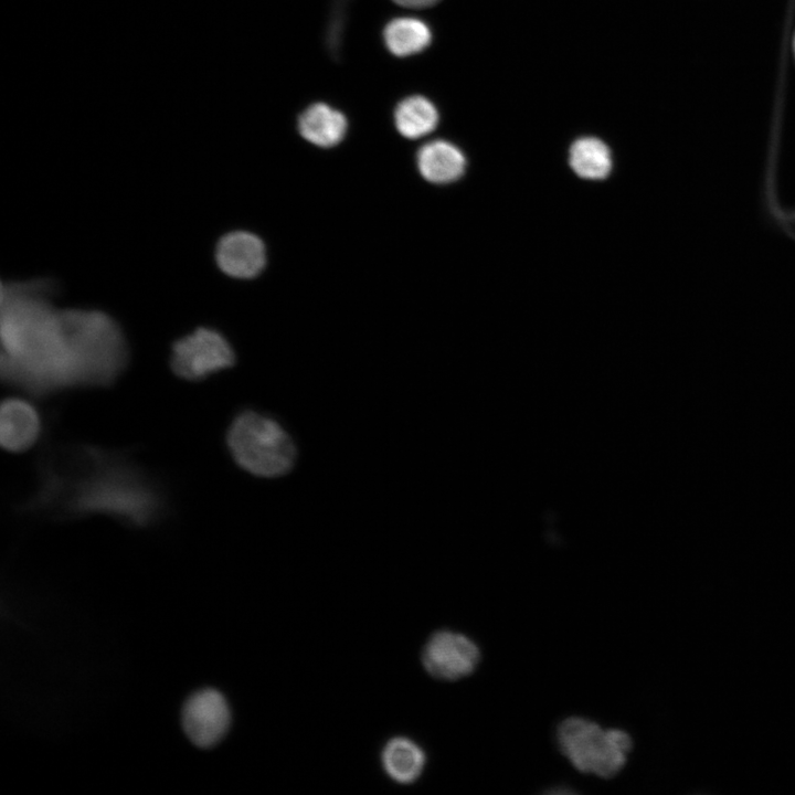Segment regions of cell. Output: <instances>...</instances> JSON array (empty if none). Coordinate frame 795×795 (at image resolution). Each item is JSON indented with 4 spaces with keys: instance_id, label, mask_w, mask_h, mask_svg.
I'll use <instances>...</instances> for the list:
<instances>
[{
    "instance_id": "cell-13",
    "label": "cell",
    "mask_w": 795,
    "mask_h": 795,
    "mask_svg": "<svg viewBox=\"0 0 795 795\" xmlns=\"http://www.w3.org/2000/svg\"><path fill=\"white\" fill-rule=\"evenodd\" d=\"M394 124L405 138L417 139L432 132L438 124V112L425 96L411 95L401 99L394 108Z\"/></svg>"
},
{
    "instance_id": "cell-5",
    "label": "cell",
    "mask_w": 795,
    "mask_h": 795,
    "mask_svg": "<svg viewBox=\"0 0 795 795\" xmlns=\"http://www.w3.org/2000/svg\"><path fill=\"white\" fill-rule=\"evenodd\" d=\"M234 361L227 340L214 329L200 327L172 344L170 365L183 379L201 380Z\"/></svg>"
},
{
    "instance_id": "cell-11",
    "label": "cell",
    "mask_w": 795,
    "mask_h": 795,
    "mask_svg": "<svg viewBox=\"0 0 795 795\" xmlns=\"http://www.w3.org/2000/svg\"><path fill=\"white\" fill-rule=\"evenodd\" d=\"M39 427L34 409L24 401L9 399L2 403L0 442L4 448L13 452L26 449L35 441Z\"/></svg>"
},
{
    "instance_id": "cell-7",
    "label": "cell",
    "mask_w": 795,
    "mask_h": 795,
    "mask_svg": "<svg viewBox=\"0 0 795 795\" xmlns=\"http://www.w3.org/2000/svg\"><path fill=\"white\" fill-rule=\"evenodd\" d=\"M480 659L478 646L465 635L439 630L426 643L422 660L433 677L457 680L470 675Z\"/></svg>"
},
{
    "instance_id": "cell-15",
    "label": "cell",
    "mask_w": 795,
    "mask_h": 795,
    "mask_svg": "<svg viewBox=\"0 0 795 795\" xmlns=\"http://www.w3.org/2000/svg\"><path fill=\"white\" fill-rule=\"evenodd\" d=\"M569 163L581 178L604 179L612 169L611 151L602 140L583 137L572 144L569 151Z\"/></svg>"
},
{
    "instance_id": "cell-1",
    "label": "cell",
    "mask_w": 795,
    "mask_h": 795,
    "mask_svg": "<svg viewBox=\"0 0 795 795\" xmlns=\"http://www.w3.org/2000/svg\"><path fill=\"white\" fill-rule=\"evenodd\" d=\"M55 293L46 278L2 282V377L34 393L114 381L128 356L120 327L99 310L56 307Z\"/></svg>"
},
{
    "instance_id": "cell-6",
    "label": "cell",
    "mask_w": 795,
    "mask_h": 795,
    "mask_svg": "<svg viewBox=\"0 0 795 795\" xmlns=\"http://www.w3.org/2000/svg\"><path fill=\"white\" fill-rule=\"evenodd\" d=\"M182 727L189 740L199 748H211L226 734L231 711L225 697L212 688L191 695L182 708Z\"/></svg>"
},
{
    "instance_id": "cell-10",
    "label": "cell",
    "mask_w": 795,
    "mask_h": 795,
    "mask_svg": "<svg viewBox=\"0 0 795 795\" xmlns=\"http://www.w3.org/2000/svg\"><path fill=\"white\" fill-rule=\"evenodd\" d=\"M297 126L307 141L329 148L344 138L348 123L340 110L325 103H315L298 116Z\"/></svg>"
},
{
    "instance_id": "cell-9",
    "label": "cell",
    "mask_w": 795,
    "mask_h": 795,
    "mask_svg": "<svg viewBox=\"0 0 795 795\" xmlns=\"http://www.w3.org/2000/svg\"><path fill=\"white\" fill-rule=\"evenodd\" d=\"M416 162L422 177L438 184L457 180L466 168L464 153L446 140H433L423 145L417 151Z\"/></svg>"
},
{
    "instance_id": "cell-16",
    "label": "cell",
    "mask_w": 795,
    "mask_h": 795,
    "mask_svg": "<svg viewBox=\"0 0 795 795\" xmlns=\"http://www.w3.org/2000/svg\"><path fill=\"white\" fill-rule=\"evenodd\" d=\"M396 4L411 9H424L436 4L441 0H392Z\"/></svg>"
},
{
    "instance_id": "cell-14",
    "label": "cell",
    "mask_w": 795,
    "mask_h": 795,
    "mask_svg": "<svg viewBox=\"0 0 795 795\" xmlns=\"http://www.w3.org/2000/svg\"><path fill=\"white\" fill-rule=\"evenodd\" d=\"M382 764L392 780L401 784H409L421 775L425 755L413 741L406 738H395L384 746Z\"/></svg>"
},
{
    "instance_id": "cell-8",
    "label": "cell",
    "mask_w": 795,
    "mask_h": 795,
    "mask_svg": "<svg viewBox=\"0 0 795 795\" xmlns=\"http://www.w3.org/2000/svg\"><path fill=\"white\" fill-rule=\"evenodd\" d=\"M215 262L219 268L231 277L252 278L264 268L265 246L253 233L230 232L216 243Z\"/></svg>"
},
{
    "instance_id": "cell-4",
    "label": "cell",
    "mask_w": 795,
    "mask_h": 795,
    "mask_svg": "<svg viewBox=\"0 0 795 795\" xmlns=\"http://www.w3.org/2000/svg\"><path fill=\"white\" fill-rule=\"evenodd\" d=\"M556 742L576 770L605 778L615 776L624 767L633 746L627 732L603 729L580 717H571L560 723Z\"/></svg>"
},
{
    "instance_id": "cell-12",
    "label": "cell",
    "mask_w": 795,
    "mask_h": 795,
    "mask_svg": "<svg viewBox=\"0 0 795 795\" xmlns=\"http://www.w3.org/2000/svg\"><path fill=\"white\" fill-rule=\"evenodd\" d=\"M388 51L398 57L423 52L432 42V31L421 19L398 17L390 20L382 32Z\"/></svg>"
},
{
    "instance_id": "cell-2",
    "label": "cell",
    "mask_w": 795,
    "mask_h": 795,
    "mask_svg": "<svg viewBox=\"0 0 795 795\" xmlns=\"http://www.w3.org/2000/svg\"><path fill=\"white\" fill-rule=\"evenodd\" d=\"M72 475L64 478L74 510L108 512L139 524L158 510V497L140 476L96 452H85Z\"/></svg>"
},
{
    "instance_id": "cell-3",
    "label": "cell",
    "mask_w": 795,
    "mask_h": 795,
    "mask_svg": "<svg viewBox=\"0 0 795 795\" xmlns=\"http://www.w3.org/2000/svg\"><path fill=\"white\" fill-rule=\"evenodd\" d=\"M227 445L234 460L258 477H279L296 459L289 434L274 418L253 411L239 414L227 432Z\"/></svg>"
}]
</instances>
